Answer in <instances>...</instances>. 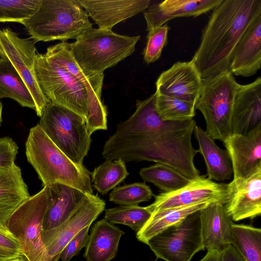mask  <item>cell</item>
<instances>
[{
	"mask_svg": "<svg viewBox=\"0 0 261 261\" xmlns=\"http://www.w3.org/2000/svg\"><path fill=\"white\" fill-rule=\"evenodd\" d=\"M157 93L137 100L134 114L119 122L115 133L105 142L102 155L106 160L125 163L143 161L170 166L190 180L200 176L194 163L198 152L192 143L196 122L165 121L155 108Z\"/></svg>",
	"mask_w": 261,
	"mask_h": 261,
	"instance_id": "6da1fadb",
	"label": "cell"
},
{
	"mask_svg": "<svg viewBox=\"0 0 261 261\" xmlns=\"http://www.w3.org/2000/svg\"><path fill=\"white\" fill-rule=\"evenodd\" d=\"M261 15V0H222L213 9L192 60L202 79L229 71L234 49Z\"/></svg>",
	"mask_w": 261,
	"mask_h": 261,
	"instance_id": "7a4b0ae2",
	"label": "cell"
},
{
	"mask_svg": "<svg viewBox=\"0 0 261 261\" xmlns=\"http://www.w3.org/2000/svg\"><path fill=\"white\" fill-rule=\"evenodd\" d=\"M25 154L43 187L59 183L93 194L91 172L84 165L73 162L39 124L30 130L25 142Z\"/></svg>",
	"mask_w": 261,
	"mask_h": 261,
	"instance_id": "3957f363",
	"label": "cell"
},
{
	"mask_svg": "<svg viewBox=\"0 0 261 261\" xmlns=\"http://www.w3.org/2000/svg\"><path fill=\"white\" fill-rule=\"evenodd\" d=\"M87 13L75 0H41L22 24L34 42L76 39L92 28Z\"/></svg>",
	"mask_w": 261,
	"mask_h": 261,
	"instance_id": "277c9868",
	"label": "cell"
},
{
	"mask_svg": "<svg viewBox=\"0 0 261 261\" xmlns=\"http://www.w3.org/2000/svg\"><path fill=\"white\" fill-rule=\"evenodd\" d=\"M140 36L117 34L112 30L91 28L70 43L72 55L79 65L87 71L103 74L133 54Z\"/></svg>",
	"mask_w": 261,
	"mask_h": 261,
	"instance_id": "5b68a950",
	"label": "cell"
},
{
	"mask_svg": "<svg viewBox=\"0 0 261 261\" xmlns=\"http://www.w3.org/2000/svg\"><path fill=\"white\" fill-rule=\"evenodd\" d=\"M240 84L229 71L202 80L195 108L203 115L206 133L222 141L232 134L231 120L234 98Z\"/></svg>",
	"mask_w": 261,
	"mask_h": 261,
	"instance_id": "8992f818",
	"label": "cell"
},
{
	"mask_svg": "<svg viewBox=\"0 0 261 261\" xmlns=\"http://www.w3.org/2000/svg\"><path fill=\"white\" fill-rule=\"evenodd\" d=\"M38 124L73 162L83 165L91 142L84 117L50 102L44 108Z\"/></svg>",
	"mask_w": 261,
	"mask_h": 261,
	"instance_id": "52a82bcc",
	"label": "cell"
},
{
	"mask_svg": "<svg viewBox=\"0 0 261 261\" xmlns=\"http://www.w3.org/2000/svg\"><path fill=\"white\" fill-rule=\"evenodd\" d=\"M48 186L24 201L11 215L6 226L17 238L25 261H50L41 233L51 198Z\"/></svg>",
	"mask_w": 261,
	"mask_h": 261,
	"instance_id": "ba28073f",
	"label": "cell"
},
{
	"mask_svg": "<svg viewBox=\"0 0 261 261\" xmlns=\"http://www.w3.org/2000/svg\"><path fill=\"white\" fill-rule=\"evenodd\" d=\"M34 68L39 86L51 102L66 108L86 119L87 92L75 77L45 54L36 53Z\"/></svg>",
	"mask_w": 261,
	"mask_h": 261,
	"instance_id": "9c48e42d",
	"label": "cell"
},
{
	"mask_svg": "<svg viewBox=\"0 0 261 261\" xmlns=\"http://www.w3.org/2000/svg\"><path fill=\"white\" fill-rule=\"evenodd\" d=\"M45 54L75 77L86 89L88 115L85 123L89 135L91 136L97 130H107V109L101 99L104 74L90 73L79 65L72 55L70 43L62 41L50 46Z\"/></svg>",
	"mask_w": 261,
	"mask_h": 261,
	"instance_id": "30bf717a",
	"label": "cell"
},
{
	"mask_svg": "<svg viewBox=\"0 0 261 261\" xmlns=\"http://www.w3.org/2000/svg\"><path fill=\"white\" fill-rule=\"evenodd\" d=\"M157 258L165 261H190L203 245L199 211L150 238L146 244Z\"/></svg>",
	"mask_w": 261,
	"mask_h": 261,
	"instance_id": "8fae6325",
	"label": "cell"
},
{
	"mask_svg": "<svg viewBox=\"0 0 261 261\" xmlns=\"http://www.w3.org/2000/svg\"><path fill=\"white\" fill-rule=\"evenodd\" d=\"M31 39L20 38L9 28L0 30V58L7 59L18 72L34 98L36 114L40 117L44 108L50 101L41 91L36 80V49L35 42Z\"/></svg>",
	"mask_w": 261,
	"mask_h": 261,
	"instance_id": "7c38bea8",
	"label": "cell"
},
{
	"mask_svg": "<svg viewBox=\"0 0 261 261\" xmlns=\"http://www.w3.org/2000/svg\"><path fill=\"white\" fill-rule=\"evenodd\" d=\"M106 202L96 194L86 193L70 217L59 226L42 230L41 236L50 261H58L67 243L90 226L105 210Z\"/></svg>",
	"mask_w": 261,
	"mask_h": 261,
	"instance_id": "4fadbf2b",
	"label": "cell"
},
{
	"mask_svg": "<svg viewBox=\"0 0 261 261\" xmlns=\"http://www.w3.org/2000/svg\"><path fill=\"white\" fill-rule=\"evenodd\" d=\"M155 200L146 206L151 213L204 201L225 204L228 200L227 184L218 183L200 175L185 187L154 196Z\"/></svg>",
	"mask_w": 261,
	"mask_h": 261,
	"instance_id": "5bb4252c",
	"label": "cell"
},
{
	"mask_svg": "<svg viewBox=\"0 0 261 261\" xmlns=\"http://www.w3.org/2000/svg\"><path fill=\"white\" fill-rule=\"evenodd\" d=\"M228 200L224 205L234 221L253 219L261 214V165L243 178L227 184Z\"/></svg>",
	"mask_w": 261,
	"mask_h": 261,
	"instance_id": "9a60e30c",
	"label": "cell"
},
{
	"mask_svg": "<svg viewBox=\"0 0 261 261\" xmlns=\"http://www.w3.org/2000/svg\"><path fill=\"white\" fill-rule=\"evenodd\" d=\"M202 80L192 60L178 61L160 75L155 83L156 92L196 104L201 92Z\"/></svg>",
	"mask_w": 261,
	"mask_h": 261,
	"instance_id": "2e32d148",
	"label": "cell"
},
{
	"mask_svg": "<svg viewBox=\"0 0 261 261\" xmlns=\"http://www.w3.org/2000/svg\"><path fill=\"white\" fill-rule=\"evenodd\" d=\"M233 178L247 176L261 165V124L246 135L231 134L223 141Z\"/></svg>",
	"mask_w": 261,
	"mask_h": 261,
	"instance_id": "e0dca14e",
	"label": "cell"
},
{
	"mask_svg": "<svg viewBox=\"0 0 261 261\" xmlns=\"http://www.w3.org/2000/svg\"><path fill=\"white\" fill-rule=\"evenodd\" d=\"M261 124V77L240 85L236 94L231 120L232 134L246 135Z\"/></svg>",
	"mask_w": 261,
	"mask_h": 261,
	"instance_id": "ac0fdd59",
	"label": "cell"
},
{
	"mask_svg": "<svg viewBox=\"0 0 261 261\" xmlns=\"http://www.w3.org/2000/svg\"><path fill=\"white\" fill-rule=\"evenodd\" d=\"M99 28L112 30L119 22L144 11L149 0H77Z\"/></svg>",
	"mask_w": 261,
	"mask_h": 261,
	"instance_id": "d6986e66",
	"label": "cell"
},
{
	"mask_svg": "<svg viewBox=\"0 0 261 261\" xmlns=\"http://www.w3.org/2000/svg\"><path fill=\"white\" fill-rule=\"evenodd\" d=\"M222 0H165L143 11L146 30L163 25L178 17H197L213 10Z\"/></svg>",
	"mask_w": 261,
	"mask_h": 261,
	"instance_id": "ffe728a7",
	"label": "cell"
},
{
	"mask_svg": "<svg viewBox=\"0 0 261 261\" xmlns=\"http://www.w3.org/2000/svg\"><path fill=\"white\" fill-rule=\"evenodd\" d=\"M261 66V15L247 28L238 43L232 57L230 71L233 75L248 77Z\"/></svg>",
	"mask_w": 261,
	"mask_h": 261,
	"instance_id": "44dd1931",
	"label": "cell"
},
{
	"mask_svg": "<svg viewBox=\"0 0 261 261\" xmlns=\"http://www.w3.org/2000/svg\"><path fill=\"white\" fill-rule=\"evenodd\" d=\"M202 241L207 250H224L232 244L231 226L233 223L224 204L210 203L199 211Z\"/></svg>",
	"mask_w": 261,
	"mask_h": 261,
	"instance_id": "7402d4cb",
	"label": "cell"
},
{
	"mask_svg": "<svg viewBox=\"0 0 261 261\" xmlns=\"http://www.w3.org/2000/svg\"><path fill=\"white\" fill-rule=\"evenodd\" d=\"M30 196L21 169L15 163L0 167V226Z\"/></svg>",
	"mask_w": 261,
	"mask_h": 261,
	"instance_id": "603a6c76",
	"label": "cell"
},
{
	"mask_svg": "<svg viewBox=\"0 0 261 261\" xmlns=\"http://www.w3.org/2000/svg\"><path fill=\"white\" fill-rule=\"evenodd\" d=\"M51 196L43 221L42 230L55 228L64 223L86 194L73 187L59 183L48 186Z\"/></svg>",
	"mask_w": 261,
	"mask_h": 261,
	"instance_id": "cb8c5ba5",
	"label": "cell"
},
{
	"mask_svg": "<svg viewBox=\"0 0 261 261\" xmlns=\"http://www.w3.org/2000/svg\"><path fill=\"white\" fill-rule=\"evenodd\" d=\"M125 232L105 219L97 221L91 230L84 254L87 261H111L116 256Z\"/></svg>",
	"mask_w": 261,
	"mask_h": 261,
	"instance_id": "d4e9b609",
	"label": "cell"
},
{
	"mask_svg": "<svg viewBox=\"0 0 261 261\" xmlns=\"http://www.w3.org/2000/svg\"><path fill=\"white\" fill-rule=\"evenodd\" d=\"M193 133L198 143V151L202 155L206 165L207 177L218 181L230 179L232 169L227 150L220 148L215 140L197 124Z\"/></svg>",
	"mask_w": 261,
	"mask_h": 261,
	"instance_id": "484cf974",
	"label": "cell"
},
{
	"mask_svg": "<svg viewBox=\"0 0 261 261\" xmlns=\"http://www.w3.org/2000/svg\"><path fill=\"white\" fill-rule=\"evenodd\" d=\"M211 202H201L152 213L145 225L137 232L136 238L139 241L146 244L155 235L204 208Z\"/></svg>",
	"mask_w": 261,
	"mask_h": 261,
	"instance_id": "4316f807",
	"label": "cell"
},
{
	"mask_svg": "<svg viewBox=\"0 0 261 261\" xmlns=\"http://www.w3.org/2000/svg\"><path fill=\"white\" fill-rule=\"evenodd\" d=\"M6 97L36 111L35 101L27 86L12 63L2 57L0 58V99Z\"/></svg>",
	"mask_w": 261,
	"mask_h": 261,
	"instance_id": "83f0119b",
	"label": "cell"
},
{
	"mask_svg": "<svg viewBox=\"0 0 261 261\" xmlns=\"http://www.w3.org/2000/svg\"><path fill=\"white\" fill-rule=\"evenodd\" d=\"M140 175L144 181L152 183L164 192L177 190L191 180L171 166L160 163L142 168Z\"/></svg>",
	"mask_w": 261,
	"mask_h": 261,
	"instance_id": "f1b7e54d",
	"label": "cell"
},
{
	"mask_svg": "<svg viewBox=\"0 0 261 261\" xmlns=\"http://www.w3.org/2000/svg\"><path fill=\"white\" fill-rule=\"evenodd\" d=\"M232 245L246 261H261V229L250 225L232 223Z\"/></svg>",
	"mask_w": 261,
	"mask_h": 261,
	"instance_id": "f546056e",
	"label": "cell"
},
{
	"mask_svg": "<svg viewBox=\"0 0 261 261\" xmlns=\"http://www.w3.org/2000/svg\"><path fill=\"white\" fill-rule=\"evenodd\" d=\"M128 175L125 163L122 160H106L91 173V178L92 186L101 195H105Z\"/></svg>",
	"mask_w": 261,
	"mask_h": 261,
	"instance_id": "4dcf8cb0",
	"label": "cell"
},
{
	"mask_svg": "<svg viewBox=\"0 0 261 261\" xmlns=\"http://www.w3.org/2000/svg\"><path fill=\"white\" fill-rule=\"evenodd\" d=\"M151 215L146 206L121 205L106 209L104 219L113 224L127 225L137 232L145 225Z\"/></svg>",
	"mask_w": 261,
	"mask_h": 261,
	"instance_id": "1f68e13d",
	"label": "cell"
},
{
	"mask_svg": "<svg viewBox=\"0 0 261 261\" xmlns=\"http://www.w3.org/2000/svg\"><path fill=\"white\" fill-rule=\"evenodd\" d=\"M195 106L192 102L157 93L156 110L161 119L165 121H178L193 119L195 115Z\"/></svg>",
	"mask_w": 261,
	"mask_h": 261,
	"instance_id": "d6a6232c",
	"label": "cell"
},
{
	"mask_svg": "<svg viewBox=\"0 0 261 261\" xmlns=\"http://www.w3.org/2000/svg\"><path fill=\"white\" fill-rule=\"evenodd\" d=\"M153 196L150 188L144 182H135L115 187L109 200L120 205H136L149 201Z\"/></svg>",
	"mask_w": 261,
	"mask_h": 261,
	"instance_id": "836d02e7",
	"label": "cell"
},
{
	"mask_svg": "<svg viewBox=\"0 0 261 261\" xmlns=\"http://www.w3.org/2000/svg\"><path fill=\"white\" fill-rule=\"evenodd\" d=\"M41 0H0V22L22 23L36 11Z\"/></svg>",
	"mask_w": 261,
	"mask_h": 261,
	"instance_id": "e575fe53",
	"label": "cell"
},
{
	"mask_svg": "<svg viewBox=\"0 0 261 261\" xmlns=\"http://www.w3.org/2000/svg\"><path fill=\"white\" fill-rule=\"evenodd\" d=\"M170 29L165 24L148 31L146 45L143 51L144 60L147 64L153 63L160 58L163 48L167 44Z\"/></svg>",
	"mask_w": 261,
	"mask_h": 261,
	"instance_id": "d590c367",
	"label": "cell"
},
{
	"mask_svg": "<svg viewBox=\"0 0 261 261\" xmlns=\"http://www.w3.org/2000/svg\"><path fill=\"white\" fill-rule=\"evenodd\" d=\"M24 260L21 246L6 225L0 226V261Z\"/></svg>",
	"mask_w": 261,
	"mask_h": 261,
	"instance_id": "8d00e7d4",
	"label": "cell"
},
{
	"mask_svg": "<svg viewBox=\"0 0 261 261\" xmlns=\"http://www.w3.org/2000/svg\"><path fill=\"white\" fill-rule=\"evenodd\" d=\"M87 226L77 233L66 245L61 255V261H69L77 255L84 247H86L89 238Z\"/></svg>",
	"mask_w": 261,
	"mask_h": 261,
	"instance_id": "74e56055",
	"label": "cell"
},
{
	"mask_svg": "<svg viewBox=\"0 0 261 261\" xmlns=\"http://www.w3.org/2000/svg\"><path fill=\"white\" fill-rule=\"evenodd\" d=\"M18 149V145L12 138L9 137L0 138V167L14 164Z\"/></svg>",
	"mask_w": 261,
	"mask_h": 261,
	"instance_id": "f35d334b",
	"label": "cell"
},
{
	"mask_svg": "<svg viewBox=\"0 0 261 261\" xmlns=\"http://www.w3.org/2000/svg\"><path fill=\"white\" fill-rule=\"evenodd\" d=\"M221 261H246L235 247L230 244L222 251Z\"/></svg>",
	"mask_w": 261,
	"mask_h": 261,
	"instance_id": "ab89813d",
	"label": "cell"
},
{
	"mask_svg": "<svg viewBox=\"0 0 261 261\" xmlns=\"http://www.w3.org/2000/svg\"><path fill=\"white\" fill-rule=\"evenodd\" d=\"M222 251L217 250H207L205 255L199 261H221Z\"/></svg>",
	"mask_w": 261,
	"mask_h": 261,
	"instance_id": "60d3db41",
	"label": "cell"
},
{
	"mask_svg": "<svg viewBox=\"0 0 261 261\" xmlns=\"http://www.w3.org/2000/svg\"><path fill=\"white\" fill-rule=\"evenodd\" d=\"M2 110H3V105L0 101V126H1L2 122Z\"/></svg>",
	"mask_w": 261,
	"mask_h": 261,
	"instance_id": "b9f144b4",
	"label": "cell"
},
{
	"mask_svg": "<svg viewBox=\"0 0 261 261\" xmlns=\"http://www.w3.org/2000/svg\"><path fill=\"white\" fill-rule=\"evenodd\" d=\"M21 261H24V260H21Z\"/></svg>",
	"mask_w": 261,
	"mask_h": 261,
	"instance_id": "7bdbcfd3",
	"label": "cell"
},
{
	"mask_svg": "<svg viewBox=\"0 0 261 261\" xmlns=\"http://www.w3.org/2000/svg\"><path fill=\"white\" fill-rule=\"evenodd\" d=\"M152 261V260H151Z\"/></svg>",
	"mask_w": 261,
	"mask_h": 261,
	"instance_id": "ee69618b",
	"label": "cell"
}]
</instances>
